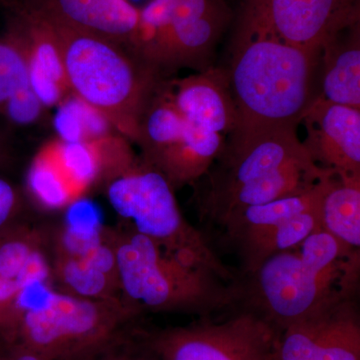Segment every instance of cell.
I'll return each mask as SVG.
<instances>
[{"mask_svg":"<svg viewBox=\"0 0 360 360\" xmlns=\"http://www.w3.org/2000/svg\"><path fill=\"white\" fill-rule=\"evenodd\" d=\"M217 160L200 212L219 226L238 210L307 193L335 174L312 160L296 125L232 134Z\"/></svg>","mask_w":360,"mask_h":360,"instance_id":"6da1fadb","label":"cell"},{"mask_svg":"<svg viewBox=\"0 0 360 360\" xmlns=\"http://www.w3.org/2000/svg\"><path fill=\"white\" fill-rule=\"evenodd\" d=\"M359 250L323 231L276 253L250 276L241 302L279 331L343 295L356 293Z\"/></svg>","mask_w":360,"mask_h":360,"instance_id":"7a4b0ae2","label":"cell"},{"mask_svg":"<svg viewBox=\"0 0 360 360\" xmlns=\"http://www.w3.org/2000/svg\"><path fill=\"white\" fill-rule=\"evenodd\" d=\"M229 89L236 125L231 134L297 125L310 103L316 54L286 44L241 20Z\"/></svg>","mask_w":360,"mask_h":360,"instance_id":"3957f363","label":"cell"},{"mask_svg":"<svg viewBox=\"0 0 360 360\" xmlns=\"http://www.w3.org/2000/svg\"><path fill=\"white\" fill-rule=\"evenodd\" d=\"M30 6L56 35L72 96L135 142L141 116L160 84L158 73L129 47L75 30Z\"/></svg>","mask_w":360,"mask_h":360,"instance_id":"277c9868","label":"cell"},{"mask_svg":"<svg viewBox=\"0 0 360 360\" xmlns=\"http://www.w3.org/2000/svg\"><path fill=\"white\" fill-rule=\"evenodd\" d=\"M120 295L139 312L208 316L243 300V286L182 264L134 229L110 231Z\"/></svg>","mask_w":360,"mask_h":360,"instance_id":"5b68a950","label":"cell"},{"mask_svg":"<svg viewBox=\"0 0 360 360\" xmlns=\"http://www.w3.org/2000/svg\"><path fill=\"white\" fill-rule=\"evenodd\" d=\"M139 314L122 298L87 300L47 288L4 342L18 343L51 360H89Z\"/></svg>","mask_w":360,"mask_h":360,"instance_id":"8992f818","label":"cell"},{"mask_svg":"<svg viewBox=\"0 0 360 360\" xmlns=\"http://www.w3.org/2000/svg\"><path fill=\"white\" fill-rule=\"evenodd\" d=\"M106 195L116 214L167 255L189 266L208 270L229 283L233 274L208 245L202 232L184 219L167 177L142 162L106 181Z\"/></svg>","mask_w":360,"mask_h":360,"instance_id":"52a82bcc","label":"cell"},{"mask_svg":"<svg viewBox=\"0 0 360 360\" xmlns=\"http://www.w3.org/2000/svg\"><path fill=\"white\" fill-rule=\"evenodd\" d=\"M229 18L225 0H151L141 9L129 49L158 73L200 68Z\"/></svg>","mask_w":360,"mask_h":360,"instance_id":"ba28073f","label":"cell"},{"mask_svg":"<svg viewBox=\"0 0 360 360\" xmlns=\"http://www.w3.org/2000/svg\"><path fill=\"white\" fill-rule=\"evenodd\" d=\"M135 142L142 161L174 187L205 176L225 146L224 135L186 120L160 82L141 116Z\"/></svg>","mask_w":360,"mask_h":360,"instance_id":"9c48e42d","label":"cell"},{"mask_svg":"<svg viewBox=\"0 0 360 360\" xmlns=\"http://www.w3.org/2000/svg\"><path fill=\"white\" fill-rule=\"evenodd\" d=\"M278 330L245 305L224 321H201L153 335L161 360H276Z\"/></svg>","mask_w":360,"mask_h":360,"instance_id":"30bf717a","label":"cell"},{"mask_svg":"<svg viewBox=\"0 0 360 360\" xmlns=\"http://www.w3.org/2000/svg\"><path fill=\"white\" fill-rule=\"evenodd\" d=\"M243 20L319 56L359 21V0H245Z\"/></svg>","mask_w":360,"mask_h":360,"instance_id":"8fae6325","label":"cell"},{"mask_svg":"<svg viewBox=\"0 0 360 360\" xmlns=\"http://www.w3.org/2000/svg\"><path fill=\"white\" fill-rule=\"evenodd\" d=\"M354 295L333 298L279 335L276 360H360Z\"/></svg>","mask_w":360,"mask_h":360,"instance_id":"7c38bea8","label":"cell"},{"mask_svg":"<svg viewBox=\"0 0 360 360\" xmlns=\"http://www.w3.org/2000/svg\"><path fill=\"white\" fill-rule=\"evenodd\" d=\"M39 231L18 224L0 236V338L6 340L20 319L26 297L53 286L51 262Z\"/></svg>","mask_w":360,"mask_h":360,"instance_id":"4fadbf2b","label":"cell"},{"mask_svg":"<svg viewBox=\"0 0 360 360\" xmlns=\"http://www.w3.org/2000/svg\"><path fill=\"white\" fill-rule=\"evenodd\" d=\"M302 120L312 160L341 179H360V110L316 97Z\"/></svg>","mask_w":360,"mask_h":360,"instance_id":"5bb4252c","label":"cell"},{"mask_svg":"<svg viewBox=\"0 0 360 360\" xmlns=\"http://www.w3.org/2000/svg\"><path fill=\"white\" fill-rule=\"evenodd\" d=\"M9 33L25 52L30 84L46 108H61L72 97L63 70L60 51L46 20L32 6L18 11Z\"/></svg>","mask_w":360,"mask_h":360,"instance_id":"9a60e30c","label":"cell"},{"mask_svg":"<svg viewBox=\"0 0 360 360\" xmlns=\"http://www.w3.org/2000/svg\"><path fill=\"white\" fill-rule=\"evenodd\" d=\"M32 6L70 27L127 47L141 14L129 0H37Z\"/></svg>","mask_w":360,"mask_h":360,"instance_id":"2e32d148","label":"cell"},{"mask_svg":"<svg viewBox=\"0 0 360 360\" xmlns=\"http://www.w3.org/2000/svg\"><path fill=\"white\" fill-rule=\"evenodd\" d=\"M172 103L189 122L224 135L236 125V108L229 78L220 70H210L165 85Z\"/></svg>","mask_w":360,"mask_h":360,"instance_id":"e0dca14e","label":"cell"},{"mask_svg":"<svg viewBox=\"0 0 360 360\" xmlns=\"http://www.w3.org/2000/svg\"><path fill=\"white\" fill-rule=\"evenodd\" d=\"M319 231H321V207L274 224L224 229L225 236L236 248L248 276L267 258L300 245Z\"/></svg>","mask_w":360,"mask_h":360,"instance_id":"ac0fdd59","label":"cell"},{"mask_svg":"<svg viewBox=\"0 0 360 360\" xmlns=\"http://www.w3.org/2000/svg\"><path fill=\"white\" fill-rule=\"evenodd\" d=\"M51 262L54 288L61 292L87 300L122 298L110 231L84 257L53 255Z\"/></svg>","mask_w":360,"mask_h":360,"instance_id":"d6986e66","label":"cell"},{"mask_svg":"<svg viewBox=\"0 0 360 360\" xmlns=\"http://www.w3.org/2000/svg\"><path fill=\"white\" fill-rule=\"evenodd\" d=\"M321 52L326 66L319 98L360 110L359 21L342 30Z\"/></svg>","mask_w":360,"mask_h":360,"instance_id":"ffe728a7","label":"cell"},{"mask_svg":"<svg viewBox=\"0 0 360 360\" xmlns=\"http://www.w3.org/2000/svg\"><path fill=\"white\" fill-rule=\"evenodd\" d=\"M26 189L41 207L49 210L73 205L87 193L66 167L59 139L47 142L35 155L26 175Z\"/></svg>","mask_w":360,"mask_h":360,"instance_id":"44dd1931","label":"cell"},{"mask_svg":"<svg viewBox=\"0 0 360 360\" xmlns=\"http://www.w3.org/2000/svg\"><path fill=\"white\" fill-rule=\"evenodd\" d=\"M321 231L352 250L360 248V179L335 176L322 198Z\"/></svg>","mask_w":360,"mask_h":360,"instance_id":"7402d4cb","label":"cell"},{"mask_svg":"<svg viewBox=\"0 0 360 360\" xmlns=\"http://www.w3.org/2000/svg\"><path fill=\"white\" fill-rule=\"evenodd\" d=\"M32 89L25 52L11 33L0 37V115L21 92Z\"/></svg>","mask_w":360,"mask_h":360,"instance_id":"603a6c76","label":"cell"},{"mask_svg":"<svg viewBox=\"0 0 360 360\" xmlns=\"http://www.w3.org/2000/svg\"><path fill=\"white\" fill-rule=\"evenodd\" d=\"M23 208L25 200L20 189L0 176V236L14 225L20 224Z\"/></svg>","mask_w":360,"mask_h":360,"instance_id":"cb8c5ba5","label":"cell"},{"mask_svg":"<svg viewBox=\"0 0 360 360\" xmlns=\"http://www.w3.org/2000/svg\"><path fill=\"white\" fill-rule=\"evenodd\" d=\"M0 360H51L44 355L30 349V348L18 345L6 343V347L0 352Z\"/></svg>","mask_w":360,"mask_h":360,"instance_id":"d4e9b609","label":"cell"},{"mask_svg":"<svg viewBox=\"0 0 360 360\" xmlns=\"http://www.w3.org/2000/svg\"><path fill=\"white\" fill-rule=\"evenodd\" d=\"M101 360H143L139 359V357L131 356V355L127 354H117V355H110V356L104 357Z\"/></svg>","mask_w":360,"mask_h":360,"instance_id":"484cf974","label":"cell"},{"mask_svg":"<svg viewBox=\"0 0 360 360\" xmlns=\"http://www.w3.org/2000/svg\"><path fill=\"white\" fill-rule=\"evenodd\" d=\"M6 162V153L4 150V146H2L1 142H0V167Z\"/></svg>","mask_w":360,"mask_h":360,"instance_id":"4316f807","label":"cell"}]
</instances>
